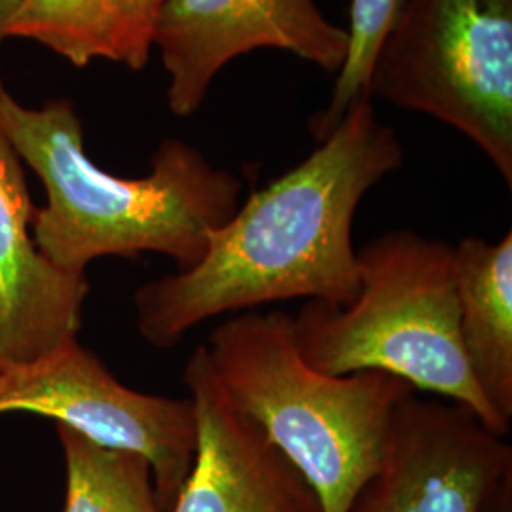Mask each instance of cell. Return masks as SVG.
<instances>
[{
    "label": "cell",
    "mask_w": 512,
    "mask_h": 512,
    "mask_svg": "<svg viewBox=\"0 0 512 512\" xmlns=\"http://www.w3.org/2000/svg\"><path fill=\"white\" fill-rule=\"evenodd\" d=\"M366 92L465 135L512 186V0H401Z\"/></svg>",
    "instance_id": "cell-5"
},
{
    "label": "cell",
    "mask_w": 512,
    "mask_h": 512,
    "mask_svg": "<svg viewBox=\"0 0 512 512\" xmlns=\"http://www.w3.org/2000/svg\"><path fill=\"white\" fill-rule=\"evenodd\" d=\"M57 435L67 465L65 512H162L141 456L97 446L65 425Z\"/></svg>",
    "instance_id": "cell-12"
},
{
    "label": "cell",
    "mask_w": 512,
    "mask_h": 512,
    "mask_svg": "<svg viewBox=\"0 0 512 512\" xmlns=\"http://www.w3.org/2000/svg\"><path fill=\"white\" fill-rule=\"evenodd\" d=\"M18 6V0H0V42L8 38V25Z\"/></svg>",
    "instance_id": "cell-17"
},
{
    "label": "cell",
    "mask_w": 512,
    "mask_h": 512,
    "mask_svg": "<svg viewBox=\"0 0 512 512\" xmlns=\"http://www.w3.org/2000/svg\"><path fill=\"white\" fill-rule=\"evenodd\" d=\"M8 37L35 38L76 67L93 59L120 63L112 0H18Z\"/></svg>",
    "instance_id": "cell-13"
},
{
    "label": "cell",
    "mask_w": 512,
    "mask_h": 512,
    "mask_svg": "<svg viewBox=\"0 0 512 512\" xmlns=\"http://www.w3.org/2000/svg\"><path fill=\"white\" fill-rule=\"evenodd\" d=\"M165 0H112L118 38L120 63L139 71L147 65L152 50L154 19Z\"/></svg>",
    "instance_id": "cell-15"
},
{
    "label": "cell",
    "mask_w": 512,
    "mask_h": 512,
    "mask_svg": "<svg viewBox=\"0 0 512 512\" xmlns=\"http://www.w3.org/2000/svg\"><path fill=\"white\" fill-rule=\"evenodd\" d=\"M152 46L169 78L167 107L175 116H190L239 55L272 48L338 74L349 35L313 0H165L154 19Z\"/></svg>",
    "instance_id": "cell-8"
},
{
    "label": "cell",
    "mask_w": 512,
    "mask_h": 512,
    "mask_svg": "<svg viewBox=\"0 0 512 512\" xmlns=\"http://www.w3.org/2000/svg\"><path fill=\"white\" fill-rule=\"evenodd\" d=\"M183 382L196 412V452L169 512H323L293 461L228 401L205 346L188 357Z\"/></svg>",
    "instance_id": "cell-9"
},
{
    "label": "cell",
    "mask_w": 512,
    "mask_h": 512,
    "mask_svg": "<svg viewBox=\"0 0 512 512\" xmlns=\"http://www.w3.org/2000/svg\"><path fill=\"white\" fill-rule=\"evenodd\" d=\"M401 0H351L349 6V50L327 109L311 118L310 128L317 141L325 139L346 114L349 105L366 92L374 57L395 18Z\"/></svg>",
    "instance_id": "cell-14"
},
{
    "label": "cell",
    "mask_w": 512,
    "mask_h": 512,
    "mask_svg": "<svg viewBox=\"0 0 512 512\" xmlns=\"http://www.w3.org/2000/svg\"><path fill=\"white\" fill-rule=\"evenodd\" d=\"M0 133L44 184L33 239L57 270L84 275L101 256L160 253L179 270L200 262L209 234L239 207L243 184L202 150L164 139L143 179H122L93 164L82 122L69 101L42 109L18 103L0 78Z\"/></svg>",
    "instance_id": "cell-2"
},
{
    "label": "cell",
    "mask_w": 512,
    "mask_h": 512,
    "mask_svg": "<svg viewBox=\"0 0 512 512\" xmlns=\"http://www.w3.org/2000/svg\"><path fill=\"white\" fill-rule=\"evenodd\" d=\"M35 213L21 160L0 133V368L52 353L82 325L86 275L65 274L38 251Z\"/></svg>",
    "instance_id": "cell-10"
},
{
    "label": "cell",
    "mask_w": 512,
    "mask_h": 512,
    "mask_svg": "<svg viewBox=\"0 0 512 512\" xmlns=\"http://www.w3.org/2000/svg\"><path fill=\"white\" fill-rule=\"evenodd\" d=\"M403 143L361 93L310 156L255 190L200 262L135 293L137 329L156 348L226 313L294 298L348 304L361 285L353 220L366 194L403 165Z\"/></svg>",
    "instance_id": "cell-1"
},
{
    "label": "cell",
    "mask_w": 512,
    "mask_h": 512,
    "mask_svg": "<svg viewBox=\"0 0 512 512\" xmlns=\"http://www.w3.org/2000/svg\"><path fill=\"white\" fill-rule=\"evenodd\" d=\"M10 412L52 418L97 446L141 456L162 512L171 511L192 469V399L129 389L78 338L31 363L0 368V414Z\"/></svg>",
    "instance_id": "cell-6"
},
{
    "label": "cell",
    "mask_w": 512,
    "mask_h": 512,
    "mask_svg": "<svg viewBox=\"0 0 512 512\" xmlns=\"http://www.w3.org/2000/svg\"><path fill=\"white\" fill-rule=\"evenodd\" d=\"M512 476V448L473 410L416 397L397 404L380 463L349 512H482Z\"/></svg>",
    "instance_id": "cell-7"
},
{
    "label": "cell",
    "mask_w": 512,
    "mask_h": 512,
    "mask_svg": "<svg viewBox=\"0 0 512 512\" xmlns=\"http://www.w3.org/2000/svg\"><path fill=\"white\" fill-rule=\"evenodd\" d=\"M361 285L348 304L308 300L293 317L308 365L334 376L378 370L475 412L495 435L509 429L467 363L454 285V245L391 230L359 251Z\"/></svg>",
    "instance_id": "cell-4"
},
{
    "label": "cell",
    "mask_w": 512,
    "mask_h": 512,
    "mask_svg": "<svg viewBox=\"0 0 512 512\" xmlns=\"http://www.w3.org/2000/svg\"><path fill=\"white\" fill-rule=\"evenodd\" d=\"M482 512H512V476L495 490Z\"/></svg>",
    "instance_id": "cell-16"
},
{
    "label": "cell",
    "mask_w": 512,
    "mask_h": 512,
    "mask_svg": "<svg viewBox=\"0 0 512 512\" xmlns=\"http://www.w3.org/2000/svg\"><path fill=\"white\" fill-rule=\"evenodd\" d=\"M205 351L228 401L293 461L323 512H349L380 463L397 404L416 389L378 370L313 368L285 311H241L211 330Z\"/></svg>",
    "instance_id": "cell-3"
},
{
    "label": "cell",
    "mask_w": 512,
    "mask_h": 512,
    "mask_svg": "<svg viewBox=\"0 0 512 512\" xmlns=\"http://www.w3.org/2000/svg\"><path fill=\"white\" fill-rule=\"evenodd\" d=\"M459 336L471 374L499 421L512 420V232L454 245Z\"/></svg>",
    "instance_id": "cell-11"
}]
</instances>
